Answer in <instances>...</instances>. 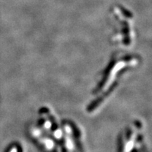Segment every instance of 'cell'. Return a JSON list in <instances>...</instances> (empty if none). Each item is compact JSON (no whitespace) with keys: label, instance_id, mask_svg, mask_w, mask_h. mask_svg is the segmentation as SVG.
<instances>
[{"label":"cell","instance_id":"6da1fadb","mask_svg":"<svg viewBox=\"0 0 152 152\" xmlns=\"http://www.w3.org/2000/svg\"><path fill=\"white\" fill-rule=\"evenodd\" d=\"M55 134H56V137H57L58 138H59L61 135V132L60 130H57L56 133H55Z\"/></svg>","mask_w":152,"mask_h":152},{"label":"cell","instance_id":"7a4b0ae2","mask_svg":"<svg viewBox=\"0 0 152 152\" xmlns=\"http://www.w3.org/2000/svg\"><path fill=\"white\" fill-rule=\"evenodd\" d=\"M51 126V123H46V125H45V127H46V128H49V127H50Z\"/></svg>","mask_w":152,"mask_h":152},{"label":"cell","instance_id":"3957f363","mask_svg":"<svg viewBox=\"0 0 152 152\" xmlns=\"http://www.w3.org/2000/svg\"><path fill=\"white\" fill-rule=\"evenodd\" d=\"M11 152H16V149H14V150H13V151H11Z\"/></svg>","mask_w":152,"mask_h":152}]
</instances>
